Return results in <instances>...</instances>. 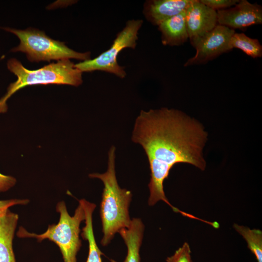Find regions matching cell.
Returning a JSON list of instances; mask_svg holds the SVG:
<instances>
[{"label": "cell", "instance_id": "obj_1", "mask_svg": "<svg viewBox=\"0 0 262 262\" xmlns=\"http://www.w3.org/2000/svg\"><path fill=\"white\" fill-rule=\"evenodd\" d=\"M207 136L201 123L181 111L167 108L141 111L131 139L143 147L149 162V206L163 200L175 209L165 196L164 181L177 164H188L205 170L202 151Z\"/></svg>", "mask_w": 262, "mask_h": 262}, {"label": "cell", "instance_id": "obj_2", "mask_svg": "<svg viewBox=\"0 0 262 262\" xmlns=\"http://www.w3.org/2000/svg\"><path fill=\"white\" fill-rule=\"evenodd\" d=\"M115 149L112 146L109 151L108 168L105 173L89 175L90 178L100 179L104 185L100 210L103 233L101 244L104 246L109 244L120 229L129 227L131 221L129 207L132 194L118 184L115 171Z\"/></svg>", "mask_w": 262, "mask_h": 262}, {"label": "cell", "instance_id": "obj_3", "mask_svg": "<svg viewBox=\"0 0 262 262\" xmlns=\"http://www.w3.org/2000/svg\"><path fill=\"white\" fill-rule=\"evenodd\" d=\"M7 67L17 77V80L9 85L7 93L0 99V114L6 112V102L11 96L27 86L54 84L78 86L82 82V72L69 59L59 60L37 70H31L18 60L11 58L7 62Z\"/></svg>", "mask_w": 262, "mask_h": 262}, {"label": "cell", "instance_id": "obj_4", "mask_svg": "<svg viewBox=\"0 0 262 262\" xmlns=\"http://www.w3.org/2000/svg\"><path fill=\"white\" fill-rule=\"evenodd\" d=\"M56 210L60 214L58 223L49 225L44 233L37 234L29 232L20 227L16 234L20 238H36L39 242L49 239L59 247L64 262H77L76 256L82 245L80 226L85 219L82 205L79 202L72 216L69 214L64 201L59 202Z\"/></svg>", "mask_w": 262, "mask_h": 262}, {"label": "cell", "instance_id": "obj_5", "mask_svg": "<svg viewBox=\"0 0 262 262\" xmlns=\"http://www.w3.org/2000/svg\"><path fill=\"white\" fill-rule=\"evenodd\" d=\"M17 36L19 45L11 51H21L26 54L31 62L48 61L76 59L82 61L90 59V52H79L68 48L64 42L55 40L37 29L17 30L4 28Z\"/></svg>", "mask_w": 262, "mask_h": 262}, {"label": "cell", "instance_id": "obj_6", "mask_svg": "<svg viewBox=\"0 0 262 262\" xmlns=\"http://www.w3.org/2000/svg\"><path fill=\"white\" fill-rule=\"evenodd\" d=\"M143 21L141 19L130 20L125 27L119 32L111 47L93 59H89L75 64V67L83 72L101 70L123 78L126 73L123 66L118 65L117 57L119 52L125 48L134 49L138 40V31Z\"/></svg>", "mask_w": 262, "mask_h": 262}, {"label": "cell", "instance_id": "obj_7", "mask_svg": "<svg viewBox=\"0 0 262 262\" xmlns=\"http://www.w3.org/2000/svg\"><path fill=\"white\" fill-rule=\"evenodd\" d=\"M235 33L234 30L217 24L194 46L196 54L186 61L184 66L205 64L231 50L229 41Z\"/></svg>", "mask_w": 262, "mask_h": 262}, {"label": "cell", "instance_id": "obj_8", "mask_svg": "<svg viewBox=\"0 0 262 262\" xmlns=\"http://www.w3.org/2000/svg\"><path fill=\"white\" fill-rule=\"evenodd\" d=\"M217 24L231 29L244 30L262 23V8L256 3L239 0L232 8L217 11Z\"/></svg>", "mask_w": 262, "mask_h": 262}, {"label": "cell", "instance_id": "obj_9", "mask_svg": "<svg viewBox=\"0 0 262 262\" xmlns=\"http://www.w3.org/2000/svg\"><path fill=\"white\" fill-rule=\"evenodd\" d=\"M185 22L189 38L194 47L217 25V12L199 0H193L186 9Z\"/></svg>", "mask_w": 262, "mask_h": 262}, {"label": "cell", "instance_id": "obj_10", "mask_svg": "<svg viewBox=\"0 0 262 262\" xmlns=\"http://www.w3.org/2000/svg\"><path fill=\"white\" fill-rule=\"evenodd\" d=\"M193 0H149L143 7L146 18L153 25L161 23L185 11Z\"/></svg>", "mask_w": 262, "mask_h": 262}, {"label": "cell", "instance_id": "obj_11", "mask_svg": "<svg viewBox=\"0 0 262 262\" xmlns=\"http://www.w3.org/2000/svg\"><path fill=\"white\" fill-rule=\"evenodd\" d=\"M18 220V214L9 209L0 215V262H16L13 240Z\"/></svg>", "mask_w": 262, "mask_h": 262}, {"label": "cell", "instance_id": "obj_12", "mask_svg": "<svg viewBox=\"0 0 262 262\" xmlns=\"http://www.w3.org/2000/svg\"><path fill=\"white\" fill-rule=\"evenodd\" d=\"M185 11L186 10L158 25L163 45L179 46L187 41L189 37L185 22Z\"/></svg>", "mask_w": 262, "mask_h": 262}, {"label": "cell", "instance_id": "obj_13", "mask_svg": "<svg viewBox=\"0 0 262 262\" xmlns=\"http://www.w3.org/2000/svg\"><path fill=\"white\" fill-rule=\"evenodd\" d=\"M144 225L139 218H133L129 227L118 232L127 247V254L124 262H140L139 251L143 238Z\"/></svg>", "mask_w": 262, "mask_h": 262}, {"label": "cell", "instance_id": "obj_14", "mask_svg": "<svg viewBox=\"0 0 262 262\" xmlns=\"http://www.w3.org/2000/svg\"><path fill=\"white\" fill-rule=\"evenodd\" d=\"M79 202L82 205L85 215V225L82 228L81 235L83 239L88 241L89 244L86 262H102L101 256L103 254L96 243L93 229L92 215L96 205L84 199H82Z\"/></svg>", "mask_w": 262, "mask_h": 262}, {"label": "cell", "instance_id": "obj_15", "mask_svg": "<svg viewBox=\"0 0 262 262\" xmlns=\"http://www.w3.org/2000/svg\"><path fill=\"white\" fill-rule=\"evenodd\" d=\"M229 47L231 49L233 48L240 49L253 58L262 56V46L259 40L251 38L243 33H235L230 38Z\"/></svg>", "mask_w": 262, "mask_h": 262}, {"label": "cell", "instance_id": "obj_16", "mask_svg": "<svg viewBox=\"0 0 262 262\" xmlns=\"http://www.w3.org/2000/svg\"><path fill=\"white\" fill-rule=\"evenodd\" d=\"M233 228L246 240L248 248L255 255L257 262H262V231L236 224L233 225Z\"/></svg>", "mask_w": 262, "mask_h": 262}, {"label": "cell", "instance_id": "obj_17", "mask_svg": "<svg viewBox=\"0 0 262 262\" xmlns=\"http://www.w3.org/2000/svg\"><path fill=\"white\" fill-rule=\"evenodd\" d=\"M191 249L188 244L184 243L171 256L167 258V262H192Z\"/></svg>", "mask_w": 262, "mask_h": 262}, {"label": "cell", "instance_id": "obj_18", "mask_svg": "<svg viewBox=\"0 0 262 262\" xmlns=\"http://www.w3.org/2000/svg\"><path fill=\"white\" fill-rule=\"evenodd\" d=\"M202 3L213 10H222L235 5L238 0H201Z\"/></svg>", "mask_w": 262, "mask_h": 262}, {"label": "cell", "instance_id": "obj_19", "mask_svg": "<svg viewBox=\"0 0 262 262\" xmlns=\"http://www.w3.org/2000/svg\"><path fill=\"white\" fill-rule=\"evenodd\" d=\"M29 200L28 199H12L0 200V215L3 214L9 208L16 205H26Z\"/></svg>", "mask_w": 262, "mask_h": 262}, {"label": "cell", "instance_id": "obj_20", "mask_svg": "<svg viewBox=\"0 0 262 262\" xmlns=\"http://www.w3.org/2000/svg\"><path fill=\"white\" fill-rule=\"evenodd\" d=\"M16 180L15 178L0 173V192H5L15 185Z\"/></svg>", "mask_w": 262, "mask_h": 262}]
</instances>
